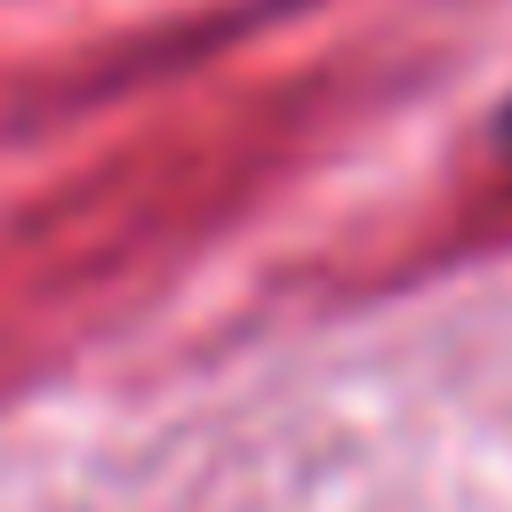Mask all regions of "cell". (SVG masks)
<instances>
[{
  "instance_id": "6da1fadb",
  "label": "cell",
  "mask_w": 512,
  "mask_h": 512,
  "mask_svg": "<svg viewBox=\"0 0 512 512\" xmlns=\"http://www.w3.org/2000/svg\"><path fill=\"white\" fill-rule=\"evenodd\" d=\"M504 136H512V120H504Z\"/></svg>"
}]
</instances>
